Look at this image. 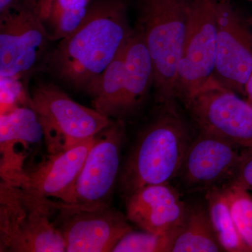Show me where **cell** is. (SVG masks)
Returning a JSON list of instances; mask_svg holds the SVG:
<instances>
[{
    "instance_id": "6da1fadb",
    "label": "cell",
    "mask_w": 252,
    "mask_h": 252,
    "mask_svg": "<svg viewBox=\"0 0 252 252\" xmlns=\"http://www.w3.org/2000/svg\"><path fill=\"white\" fill-rule=\"evenodd\" d=\"M134 33L124 0H99L48 58L50 71L63 82L90 94L106 68Z\"/></svg>"
},
{
    "instance_id": "7a4b0ae2",
    "label": "cell",
    "mask_w": 252,
    "mask_h": 252,
    "mask_svg": "<svg viewBox=\"0 0 252 252\" xmlns=\"http://www.w3.org/2000/svg\"><path fill=\"white\" fill-rule=\"evenodd\" d=\"M157 117L141 131L126 158L118 185L127 199L144 186L169 184L180 175L190 140L175 101L160 105Z\"/></svg>"
},
{
    "instance_id": "3957f363",
    "label": "cell",
    "mask_w": 252,
    "mask_h": 252,
    "mask_svg": "<svg viewBox=\"0 0 252 252\" xmlns=\"http://www.w3.org/2000/svg\"><path fill=\"white\" fill-rule=\"evenodd\" d=\"M190 0H140L136 28L152 57L154 87L162 104L177 97V67L188 24Z\"/></svg>"
},
{
    "instance_id": "277c9868",
    "label": "cell",
    "mask_w": 252,
    "mask_h": 252,
    "mask_svg": "<svg viewBox=\"0 0 252 252\" xmlns=\"http://www.w3.org/2000/svg\"><path fill=\"white\" fill-rule=\"evenodd\" d=\"M54 215L52 199L1 181L0 252H65Z\"/></svg>"
},
{
    "instance_id": "5b68a950",
    "label": "cell",
    "mask_w": 252,
    "mask_h": 252,
    "mask_svg": "<svg viewBox=\"0 0 252 252\" xmlns=\"http://www.w3.org/2000/svg\"><path fill=\"white\" fill-rule=\"evenodd\" d=\"M31 107L35 111L44 132L49 154H56L94 137L113 119L73 100L52 84L33 87Z\"/></svg>"
},
{
    "instance_id": "8992f818",
    "label": "cell",
    "mask_w": 252,
    "mask_h": 252,
    "mask_svg": "<svg viewBox=\"0 0 252 252\" xmlns=\"http://www.w3.org/2000/svg\"><path fill=\"white\" fill-rule=\"evenodd\" d=\"M54 223L65 252H111L131 228L127 217L110 205L94 207L53 200Z\"/></svg>"
},
{
    "instance_id": "52a82bcc",
    "label": "cell",
    "mask_w": 252,
    "mask_h": 252,
    "mask_svg": "<svg viewBox=\"0 0 252 252\" xmlns=\"http://www.w3.org/2000/svg\"><path fill=\"white\" fill-rule=\"evenodd\" d=\"M216 0H191L182 55L177 67V97L185 102L215 72L217 52Z\"/></svg>"
},
{
    "instance_id": "ba28073f",
    "label": "cell",
    "mask_w": 252,
    "mask_h": 252,
    "mask_svg": "<svg viewBox=\"0 0 252 252\" xmlns=\"http://www.w3.org/2000/svg\"><path fill=\"white\" fill-rule=\"evenodd\" d=\"M200 130L252 149V105L212 75L185 102Z\"/></svg>"
},
{
    "instance_id": "9c48e42d",
    "label": "cell",
    "mask_w": 252,
    "mask_h": 252,
    "mask_svg": "<svg viewBox=\"0 0 252 252\" xmlns=\"http://www.w3.org/2000/svg\"><path fill=\"white\" fill-rule=\"evenodd\" d=\"M50 41L34 6H15L0 15V77H26L45 56Z\"/></svg>"
},
{
    "instance_id": "30bf717a",
    "label": "cell",
    "mask_w": 252,
    "mask_h": 252,
    "mask_svg": "<svg viewBox=\"0 0 252 252\" xmlns=\"http://www.w3.org/2000/svg\"><path fill=\"white\" fill-rule=\"evenodd\" d=\"M126 130L122 119L112 123L94 136L74 192V205L94 207L110 205L122 170Z\"/></svg>"
},
{
    "instance_id": "8fae6325",
    "label": "cell",
    "mask_w": 252,
    "mask_h": 252,
    "mask_svg": "<svg viewBox=\"0 0 252 252\" xmlns=\"http://www.w3.org/2000/svg\"><path fill=\"white\" fill-rule=\"evenodd\" d=\"M217 52L214 75L242 96L252 75V31L229 0L215 1Z\"/></svg>"
},
{
    "instance_id": "7c38bea8",
    "label": "cell",
    "mask_w": 252,
    "mask_h": 252,
    "mask_svg": "<svg viewBox=\"0 0 252 252\" xmlns=\"http://www.w3.org/2000/svg\"><path fill=\"white\" fill-rule=\"evenodd\" d=\"M243 149L225 139L200 130L189 144L179 176L184 185L193 190L223 188L234 177Z\"/></svg>"
},
{
    "instance_id": "4fadbf2b",
    "label": "cell",
    "mask_w": 252,
    "mask_h": 252,
    "mask_svg": "<svg viewBox=\"0 0 252 252\" xmlns=\"http://www.w3.org/2000/svg\"><path fill=\"white\" fill-rule=\"evenodd\" d=\"M94 137L56 154L36 157L13 185L63 203H74V192Z\"/></svg>"
},
{
    "instance_id": "5bb4252c",
    "label": "cell",
    "mask_w": 252,
    "mask_h": 252,
    "mask_svg": "<svg viewBox=\"0 0 252 252\" xmlns=\"http://www.w3.org/2000/svg\"><path fill=\"white\" fill-rule=\"evenodd\" d=\"M44 142V132L35 111L17 107L0 115V176L14 185Z\"/></svg>"
},
{
    "instance_id": "9a60e30c",
    "label": "cell",
    "mask_w": 252,
    "mask_h": 252,
    "mask_svg": "<svg viewBox=\"0 0 252 252\" xmlns=\"http://www.w3.org/2000/svg\"><path fill=\"white\" fill-rule=\"evenodd\" d=\"M126 200L127 220L142 230L158 234L175 233L188 207L169 184L144 186Z\"/></svg>"
},
{
    "instance_id": "2e32d148",
    "label": "cell",
    "mask_w": 252,
    "mask_h": 252,
    "mask_svg": "<svg viewBox=\"0 0 252 252\" xmlns=\"http://www.w3.org/2000/svg\"><path fill=\"white\" fill-rule=\"evenodd\" d=\"M154 81L152 57L143 36L135 28L126 47L122 119L140 108L154 86Z\"/></svg>"
},
{
    "instance_id": "e0dca14e",
    "label": "cell",
    "mask_w": 252,
    "mask_h": 252,
    "mask_svg": "<svg viewBox=\"0 0 252 252\" xmlns=\"http://www.w3.org/2000/svg\"><path fill=\"white\" fill-rule=\"evenodd\" d=\"M221 251L208 210L201 205L188 206L183 221L174 234L171 252Z\"/></svg>"
},
{
    "instance_id": "ac0fdd59",
    "label": "cell",
    "mask_w": 252,
    "mask_h": 252,
    "mask_svg": "<svg viewBox=\"0 0 252 252\" xmlns=\"http://www.w3.org/2000/svg\"><path fill=\"white\" fill-rule=\"evenodd\" d=\"M126 45L109 63L89 94L94 109L109 119L122 120Z\"/></svg>"
},
{
    "instance_id": "d6986e66",
    "label": "cell",
    "mask_w": 252,
    "mask_h": 252,
    "mask_svg": "<svg viewBox=\"0 0 252 252\" xmlns=\"http://www.w3.org/2000/svg\"><path fill=\"white\" fill-rule=\"evenodd\" d=\"M206 199L212 227L223 251L250 252L235 226L223 189L209 190Z\"/></svg>"
},
{
    "instance_id": "ffe728a7",
    "label": "cell",
    "mask_w": 252,
    "mask_h": 252,
    "mask_svg": "<svg viewBox=\"0 0 252 252\" xmlns=\"http://www.w3.org/2000/svg\"><path fill=\"white\" fill-rule=\"evenodd\" d=\"M91 0H55L46 23L51 41H61L70 34L83 22Z\"/></svg>"
},
{
    "instance_id": "44dd1931",
    "label": "cell",
    "mask_w": 252,
    "mask_h": 252,
    "mask_svg": "<svg viewBox=\"0 0 252 252\" xmlns=\"http://www.w3.org/2000/svg\"><path fill=\"white\" fill-rule=\"evenodd\" d=\"M223 189L239 234L252 252V195L248 190L234 185Z\"/></svg>"
},
{
    "instance_id": "7402d4cb",
    "label": "cell",
    "mask_w": 252,
    "mask_h": 252,
    "mask_svg": "<svg viewBox=\"0 0 252 252\" xmlns=\"http://www.w3.org/2000/svg\"><path fill=\"white\" fill-rule=\"evenodd\" d=\"M174 234L131 230L117 243L113 252H171Z\"/></svg>"
},
{
    "instance_id": "603a6c76",
    "label": "cell",
    "mask_w": 252,
    "mask_h": 252,
    "mask_svg": "<svg viewBox=\"0 0 252 252\" xmlns=\"http://www.w3.org/2000/svg\"><path fill=\"white\" fill-rule=\"evenodd\" d=\"M21 79L0 77V115L22 106L31 107V94L26 92Z\"/></svg>"
},
{
    "instance_id": "cb8c5ba5",
    "label": "cell",
    "mask_w": 252,
    "mask_h": 252,
    "mask_svg": "<svg viewBox=\"0 0 252 252\" xmlns=\"http://www.w3.org/2000/svg\"><path fill=\"white\" fill-rule=\"evenodd\" d=\"M229 185L252 191V149L244 148L241 160Z\"/></svg>"
},
{
    "instance_id": "d4e9b609",
    "label": "cell",
    "mask_w": 252,
    "mask_h": 252,
    "mask_svg": "<svg viewBox=\"0 0 252 252\" xmlns=\"http://www.w3.org/2000/svg\"><path fill=\"white\" fill-rule=\"evenodd\" d=\"M55 0H35L34 8L44 22L47 19Z\"/></svg>"
},
{
    "instance_id": "484cf974",
    "label": "cell",
    "mask_w": 252,
    "mask_h": 252,
    "mask_svg": "<svg viewBox=\"0 0 252 252\" xmlns=\"http://www.w3.org/2000/svg\"><path fill=\"white\" fill-rule=\"evenodd\" d=\"M17 0H0V15L4 14L15 6Z\"/></svg>"
},
{
    "instance_id": "4316f807",
    "label": "cell",
    "mask_w": 252,
    "mask_h": 252,
    "mask_svg": "<svg viewBox=\"0 0 252 252\" xmlns=\"http://www.w3.org/2000/svg\"><path fill=\"white\" fill-rule=\"evenodd\" d=\"M245 93H246L247 100L252 105V75L247 83L246 88H245Z\"/></svg>"
},
{
    "instance_id": "83f0119b",
    "label": "cell",
    "mask_w": 252,
    "mask_h": 252,
    "mask_svg": "<svg viewBox=\"0 0 252 252\" xmlns=\"http://www.w3.org/2000/svg\"><path fill=\"white\" fill-rule=\"evenodd\" d=\"M250 25H251V26H252V18H251V19L250 20Z\"/></svg>"
},
{
    "instance_id": "f1b7e54d",
    "label": "cell",
    "mask_w": 252,
    "mask_h": 252,
    "mask_svg": "<svg viewBox=\"0 0 252 252\" xmlns=\"http://www.w3.org/2000/svg\"><path fill=\"white\" fill-rule=\"evenodd\" d=\"M248 1H252V0H248Z\"/></svg>"
}]
</instances>
